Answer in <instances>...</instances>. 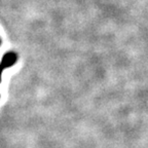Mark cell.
Returning a JSON list of instances; mask_svg holds the SVG:
<instances>
[{
	"label": "cell",
	"instance_id": "obj_1",
	"mask_svg": "<svg viewBox=\"0 0 148 148\" xmlns=\"http://www.w3.org/2000/svg\"><path fill=\"white\" fill-rule=\"evenodd\" d=\"M18 60V56L16 51H8V53H4L1 59V62H0V65L2 66L4 69H7V68L12 67Z\"/></svg>",
	"mask_w": 148,
	"mask_h": 148
},
{
	"label": "cell",
	"instance_id": "obj_2",
	"mask_svg": "<svg viewBox=\"0 0 148 148\" xmlns=\"http://www.w3.org/2000/svg\"><path fill=\"white\" fill-rule=\"evenodd\" d=\"M3 70H4V68L0 65V83H1V79H2V72H3Z\"/></svg>",
	"mask_w": 148,
	"mask_h": 148
},
{
	"label": "cell",
	"instance_id": "obj_3",
	"mask_svg": "<svg viewBox=\"0 0 148 148\" xmlns=\"http://www.w3.org/2000/svg\"><path fill=\"white\" fill-rule=\"evenodd\" d=\"M1 43H2V40H1V38H0V45H1Z\"/></svg>",
	"mask_w": 148,
	"mask_h": 148
}]
</instances>
